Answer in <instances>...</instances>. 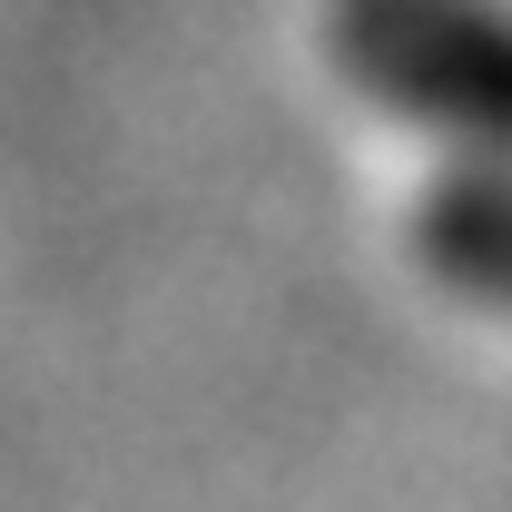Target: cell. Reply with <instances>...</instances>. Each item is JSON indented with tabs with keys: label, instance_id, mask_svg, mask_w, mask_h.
Wrapping results in <instances>:
<instances>
[{
	"label": "cell",
	"instance_id": "obj_2",
	"mask_svg": "<svg viewBox=\"0 0 512 512\" xmlns=\"http://www.w3.org/2000/svg\"><path fill=\"white\" fill-rule=\"evenodd\" d=\"M404 256L453 306L512 325V158H444L404 207Z\"/></svg>",
	"mask_w": 512,
	"mask_h": 512
},
{
	"label": "cell",
	"instance_id": "obj_1",
	"mask_svg": "<svg viewBox=\"0 0 512 512\" xmlns=\"http://www.w3.org/2000/svg\"><path fill=\"white\" fill-rule=\"evenodd\" d=\"M325 60L444 158H512V0H325Z\"/></svg>",
	"mask_w": 512,
	"mask_h": 512
}]
</instances>
